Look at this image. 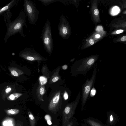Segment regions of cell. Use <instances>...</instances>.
<instances>
[{"instance_id":"83f0119b","label":"cell","mask_w":126,"mask_h":126,"mask_svg":"<svg viewBox=\"0 0 126 126\" xmlns=\"http://www.w3.org/2000/svg\"><path fill=\"white\" fill-rule=\"evenodd\" d=\"M39 79L41 85H42L45 84L47 82V78L43 76L40 77Z\"/></svg>"},{"instance_id":"4fadbf2b","label":"cell","mask_w":126,"mask_h":126,"mask_svg":"<svg viewBox=\"0 0 126 126\" xmlns=\"http://www.w3.org/2000/svg\"><path fill=\"white\" fill-rule=\"evenodd\" d=\"M107 32L104 30L101 26L97 27L95 31L91 35L95 41H99L106 35Z\"/></svg>"},{"instance_id":"3957f363","label":"cell","mask_w":126,"mask_h":126,"mask_svg":"<svg viewBox=\"0 0 126 126\" xmlns=\"http://www.w3.org/2000/svg\"><path fill=\"white\" fill-rule=\"evenodd\" d=\"M99 57L98 54L92 55L76 61L71 66V76L76 77L80 74L86 75L91 69Z\"/></svg>"},{"instance_id":"e575fe53","label":"cell","mask_w":126,"mask_h":126,"mask_svg":"<svg viewBox=\"0 0 126 126\" xmlns=\"http://www.w3.org/2000/svg\"><path fill=\"white\" fill-rule=\"evenodd\" d=\"M75 60V58H73L71 59L70 61V62H73Z\"/></svg>"},{"instance_id":"f546056e","label":"cell","mask_w":126,"mask_h":126,"mask_svg":"<svg viewBox=\"0 0 126 126\" xmlns=\"http://www.w3.org/2000/svg\"><path fill=\"white\" fill-rule=\"evenodd\" d=\"M115 42H126V35L119 37L116 40Z\"/></svg>"},{"instance_id":"d6a6232c","label":"cell","mask_w":126,"mask_h":126,"mask_svg":"<svg viewBox=\"0 0 126 126\" xmlns=\"http://www.w3.org/2000/svg\"><path fill=\"white\" fill-rule=\"evenodd\" d=\"M15 126H22V124L19 123H17L16 124Z\"/></svg>"},{"instance_id":"ffe728a7","label":"cell","mask_w":126,"mask_h":126,"mask_svg":"<svg viewBox=\"0 0 126 126\" xmlns=\"http://www.w3.org/2000/svg\"><path fill=\"white\" fill-rule=\"evenodd\" d=\"M14 120L12 118H7L3 121L2 123L3 126H15Z\"/></svg>"},{"instance_id":"277c9868","label":"cell","mask_w":126,"mask_h":126,"mask_svg":"<svg viewBox=\"0 0 126 126\" xmlns=\"http://www.w3.org/2000/svg\"><path fill=\"white\" fill-rule=\"evenodd\" d=\"M81 92H79L75 100L68 102L63 108L61 115V126H66L73 116L81 97Z\"/></svg>"},{"instance_id":"d590c367","label":"cell","mask_w":126,"mask_h":126,"mask_svg":"<svg viewBox=\"0 0 126 126\" xmlns=\"http://www.w3.org/2000/svg\"><path fill=\"white\" fill-rule=\"evenodd\" d=\"M123 13L124 14H126V10H125V11H124V12H123Z\"/></svg>"},{"instance_id":"9a60e30c","label":"cell","mask_w":126,"mask_h":126,"mask_svg":"<svg viewBox=\"0 0 126 126\" xmlns=\"http://www.w3.org/2000/svg\"><path fill=\"white\" fill-rule=\"evenodd\" d=\"M19 0H13L0 9V14L3 15L5 12L10 11V9L18 4Z\"/></svg>"},{"instance_id":"f1b7e54d","label":"cell","mask_w":126,"mask_h":126,"mask_svg":"<svg viewBox=\"0 0 126 126\" xmlns=\"http://www.w3.org/2000/svg\"><path fill=\"white\" fill-rule=\"evenodd\" d=\"M126 30L122 29H119L112 32L111 34L112 35H116L123 33Z\"/></svg>"},{"instance_id":"8992f818","label":"cell","mask_w":126,"mask_h":126,"mask_svg":"<svg viewBox=\"0 0 126 126\" xmlns=\"http://www.w3.org/2000/svg\"><path fill=\"white\" fill-rule=\"evenodd\" d=\"M97 72L96 68L95 66L91 77L89 79L87 78L82 85L81 94V110L84 109L90 92L94 84Z\"/></svg>"},{"instance_id":"1f68e13d","label":"cell","mask_w":126,"mask_h":126,"mask_svg":"<svg viewBox=\"0 0 126 126\" xmlns=\"http://www.w3.org/2000/svg\"><path fill=\"white\" fill-rule=\"evenodd\" d=\"M122 6V8H126V2H125V3H124V4H123Z\"/></svg>"},{"instance_id":"cb8c5ba5","label":"cell","mask_w":126,"mask_h":126,"mask_svg":"<svg viewBox=\"0 0 126 126\" xmlns=\"http://www.w3.org/2000/svg\"><path fill=\"white\" fill-rule=\"evenodd\" d=\"M78 123L76 118L73 116L66 126H78Z\"/></svg>"},{"instance_id":"836d02e7","label":"cell","mask_w":126,"mask_h":126,"mask_svg":"<svg viewBox=\"0 0 126 126\" xmlns=\"http://www.w3.org/2000/svg\"><path fill=\"white\" fill-rule=\"evenodd\" d=\"M80 126H89L87 124L84 123L83 124H81V125Z\"/></svg>"},{"instance_id":"5b68a950","label":"cell","mask_w":126,"mask_h":126,"mask_svg":"<svg viewBox=\"0 0 126 126\" xmlns=\"http://www.w3.org/2000/svg\"><path fill=\"white\" fill-rule=\"evenodd\" d=\"M43 47L49 54L52 53L53 47L50 22L47 19L42 30L41 36Z\"/></svg>"},{"instance_id":"e0dca14e","label":"cell","mask_w":126,"mask_h":126,"mask_svg":"<svg viewBox=\"0 0 126 126\" xmlns=\"http://www.w3.org/2000/svg\"><path fill=\"white\" fill-rule=\"evenodd\" d=\"M99 41H95L90 36L86 40V42L84 45L81 47V49H84L95 44Z\"/></svg>"},{"instance_id":"30bf717a","label":"cell","mask_w":126,"mask_h":126,"mask_svg":"<svg viewBox=\"0 0 126 126\" xmlns=\"http://www.w3.org/2000/svg\"><path fill=\"white\" fill-rule=\"evenodd\" d=\"M61 68V67L59 66L53 72L49 81V84H53L56 83L58 85H63L64 83L65 79H62V76L59 74Z\"/></svg>"},{"instance_id":"5bb4252c","label":"cell","mask_w":126,"mask_h":126,"mask_svg":"<svg viewBox=\"0 0 126 126\" xmlns=\"http://www.w3.org/2000/svg\"><path fill=\"white\" fill-rule=\"evenodd\" d=\"M83 121L89 126H107L98 119L92 118L88 117L83 119Z\"/></svg>"},{"instance_id":"ba28073f","label":"cell","mask_w":126,"mask_h":126,"mask_svg":"<svg viewBox=\"0 0 126 126\" xmlns=\"http://www.w3.org/2000/svg\"><path fill=\"white\" fill-rule=\"evenodd\" d=\"M58 28L59 34L63 38L66 39L70 36L71 30L70 25L63 15L60 16Z\"/></svg>"},{"instance_id":"4316f807","label":"cell","mask_w":126,"mask_h":126,"mask_svg":"<svg viewBox=\"0 0 126 126\" xmlns=\"http://www.w3.org/2000/svg\"><path fill=\"white\" fill-rule=\"evenodd\" d=\"M12 89L11 87H7L5 89L4 93L5 94L2 97V99L4 100L5 97L6 96V95H7L8 94H9L11 92Z\"/></svg>"},{"instance_id":"7402d4cb","label":"cell","mask_w":126,"mask_h":126,"mask_svg":"<svg viewBox=\"0 0 126 126\" xmlns=\"http://www.w3.org/2000/svg\"><path fill=\"white\" fill-rule=\"evenodd\" d=\"M22 95V94L21 93H13L10 94L7 98L9 100H15Z\"/></svg>"},{"instance_id":"7c38bea8","label":"cell","mask_w":126,"mask_h":126,"mask_svg":"<svg viewBox=\"0 0 126 126\" xmlns=\"http://www.w3.org/2000/svg\"><path fill=\"white\" fill-rule=\"evenodd\" d=\"M107 119L106 125L107 126H115L119 120V117L117 115L114 111L111 110L107 112Z\"/></svg>"},{"instance_id":"603a6c76","label":"cell","mask_w":126,"mask_h":126,"mask_svg":"<svg viewBox=\"0 0 126 126\" xmlns=\"http://www.w3.org/2000/svg\"><path fill=\"white\" fill-rule=\"evenodd\" d=\"M28 114L31 126H35L36 120L34 116L30 111H29Z\"/></svg>"},{"instance_id":"44dd1931","label":"cell","mask_w":126,"mask_h":126,"mask_svg":"<svg viewBox=\"0 0 126 126\" xmlns=\"http://www.w3.org/2000/svg\"><path fill=\"white\" fill-rule=\"evenodd\" d=\"M5 111L6 113L9 115H15L18 113L19 110L17 109H13L9 110H4Z\"/></svg>"},{"instance_id":"d4e9b609","label":"cell","mask_w":126,"mask_h":126,"mask_svg":"<svg viewBox=\"0 0 126 126\" xmlns=\"http://www.w3.org/2000/svg\"><path fill=\"white\" fill-rule=\"evenodd\" d=\"M42 3V5L44 6H46L48 5L58 1L56 0H38Z\"/></svg>"},{"instance_id":"6da1fadb","label":"cell","mask_w":126,"mask_h":126,"mask_svg":"<svg viewBox=\"0 0 126 126\" xmlns=\"http://www.w3.org/2000/svg\"><path fill=\"white\" fill-rule=\"evenodd\" d=\"M71 93L68 87L63 85H57L50 97L49 111L53 114L61 116L63 108L68 103Z\"/></svg>"},{"instance_id":"2e32d148","label":"cell","mask_w":126,"mask_h":126,"mask_svg":"<svg viewBox=\"0 0 126 126\" xmlns=\"http://www.w3.org/2000/svg\"><path fill=\"white\" fill-rule=\"evenodd\" d=\"M113 28L119 29H122L126 30V20H118L112 24Z\"/></svg>"},{"instance_id":"8fae6325","label":"cell","mask_w":126,"mask_h":126,"mask_svg":"<svg viewBox=\"0 0 126 126\" xmlns=\"http://www.w3.org/2000/svg\"><path fill=\"white\" fill-rule=\"evenodd\" d=\"M97 0L91 1L90 13L94 22L97 23L100 22L99 11L98 9Z\"/></svg>"},{"instance_id":"4dcf8cb0","label":"cell","mask_w":126,"mask_h":126,"mask_svg":"<svg viewBox=\"0 0 126 126\" xmlns=\"http://www.w3.org/2000/svg\"><path fill=\"white\" fill-rule=\"evenodd\" d=\"M61 67L63 70H65L68 68V66L67 65L65 64L62 66Z\"/></svg>"},{"instance_id":"8d00e7d4","label":"cell","mask_w":126,"mask_h":126,"mask_svg":"<svg viewBox=\"0 0 126 126\" xmlns=\"http://www.w3.org/2000/svg\"><path fill=\"white\" fill-rule=\"evenodd\" d=\"M52 126H59V125H55Z\"/></svg>"},{"instance_id":"d6986e66","label":"cell","mask_w":126,"mask_h":126,"mask_svg":"<svg viewBox=\"0 0 126 126\" xmlns=\"http://www.w3.org/2000/svg\"><path fill=\"white\" fill-rule=\"evenodd\" d=\"M9 70L11 74L15 76H19L23 73L22 70L14 67H10Z\"/></svg>"},{"instance_id":"52a82bcc","label":"cell","mask_w":126,"mask_h":126,"mask_svg":"<svg viewBox=\"0 0 126 126\" xmlns=\"http://www.w3.org/2000/svg\"><path fill=\"white\" fill-rule=\"evenodd\" d=\"M23 6V11L28 17L29 24L31 25L35 24L40 14L35 4L30 0H24Z\"/></svg>"},{"instance_id":"7a4b0ae2","label":"cell","mask_w":126,"mask_h":126,"mask_svg":"<svg viewBox=\"0 0 126 126\" xmlns=\"http://www.w3.org/2000/svg\"><path fill=\"white\" fill-rule=\"evenodd\" d=\"M26 16L25 12L22 11L20 12L18 16L13 21L9 19L6 22V25L7 30L4 37V41L5 43L11 36L19 33L23 37L25 35L23 32L24 26L27 27L26 23Z\"/></svg>"},{"instance_id":"484cf974","label":"cell","mask_w":126,"mask_h":126,"mask_svg":"<svg viewBox=\"0 0 126 126\" xmlns=\"http://www.w3.org/2000/svg\"><path fill=\"white\" fill-rule=\"evenodd\" d=\"M44 118L48 125H52L51 117L50 115L48 114L46 115L45 116Z\"/></svg>"},{"instance_id":"9c48e42d","label":"cell","mask_w":126,"mask_h":126,"mask_svg":"<svg viewBox=\"0 0 126 126\" xmlns=\"http://www.w3.org/2000/svg\"><path fill=\"white\" fill-rule=\"evenodd\" d=\"M20 57L30 61H41L44 58L34 50L30 48H26L21 51L19 54Z\"/></svg>"},{"instance_id":"ac0fdd59","label":"cell","mask_w":126,"mask_h":126,"mask_svg":"<svg viewBox=\"0 0 126 126\" xmlns=\"http://www.w3.org/2000/svg\"><path fill=\"white\" fill-rule=\"evenodd\" d=\"M45 92V86L41 85L38 88L37 92V97L39 101H44L43 97Z\"/></svg>"}]
</instances>
